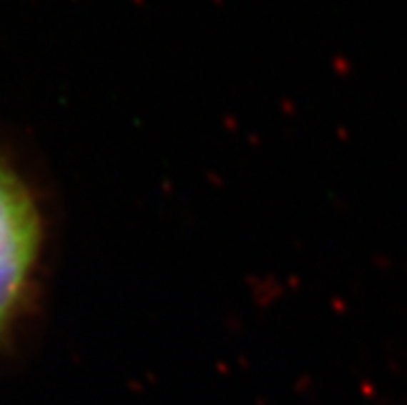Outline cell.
<instances>
[{
  "label": "cell",
  "mask_w": 407,
  "mask_h": 405,
  "mask_svg": "<svg viewBox=\"0 0 407 405\" xmlns=\"http://www.w3.org/2000/svg\"><path fill=\"white\" fill-rule=\"evenodd\" d=\"M52 205L31 155L0 131V368L38 327L52 256Z\"/></svg>",
  "instance_id": "cell-1"
}]
</instances>
